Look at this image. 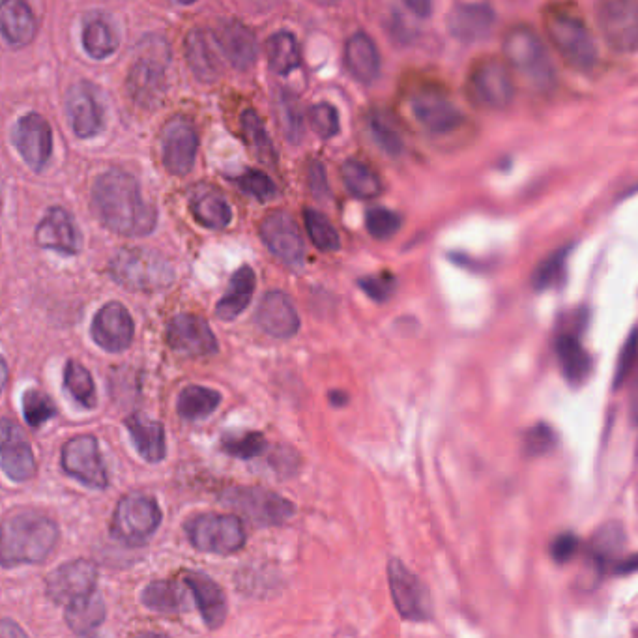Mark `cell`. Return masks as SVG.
I'll list each match as a JSON object with an SVG mask.
<instances>
[{
  "mask_svg": "<svg viewBox=\"0 0 638 638\" xmlns=\"http://www.w3.org/2000/svg\"><path fill=\"white\" fill-rule=\"evenodd\" d=\"M92 208L109 231L130 238L150 234L158 223V212L146 203L139 180L120 169L98 176L92 186Z\"/></svg>",
  "mask_w": 638,
  "mask_h": 638,
  "instance_id": "6da1fadb",
  "label": "cell"
},
{
  "mask_svg": "<svg viewBox=\"0 0 638 638\" xmlns=\"http://www.w3.org/2000/svg\"><path fill=\"white\" fill-rule=\"evenodd\" d=\"M57 541V522L38 511H15L2 522V566L42 564Z\"/></svg>",
  "mask_w": 638,
  "mask_h": 638,
  "instance_id": "7a4b0ae2",
  "label": "cell"
},
{
  "mask_svg": "<svg viewBox=\"0 0 638 638\" xmlns=\"http://www.w3.org/2000/svg\"><path fill=\"white\" fill-rule=\"evenodd\" d=\"M504 57L528 87L537 92H549L554 87V64L536 30L526 25L511 27L504 36Z\"/></svg>",
  "mask_w": 638,
  "mask_h": 638,
  "instance_id": "3957f363",
  "label": "cell"
},
{
  "mask_svg": "<svg viewBox=\"0 0 638 638\" xmlns=\"http://www.w3.org/2000/svg\"><path fill=\"white\" fill-rule=\"evenodd\" d=\"M109 276L131 292H158L174 281V268L158 251L146 247L120 249L109 262Z\"/></svg>",
  "mask_w": 638,
  "mask_h": 638,
  "instance_id": "277c9868",
  "label": "cell"
},
{
  "mask_svg": "<svg viewBox=\"0 0 638 638\" xmlns=\"http://www.w3.org/2000/svg\"><path fill=\"white\" fill-rule=\"evenodd\" d=\"M160 524L158 502L145 493H130L122 496L116 504L111 534L130 547H141L156 534Z\"/></svg>",
  "mask_w": 638,
  "mask_h": 638,
  "instance_id": "5b68a950",
  "label": "cell"
},
{
  "mask_svg": "<svg viewBox=\"0 0 638 638\" xmlns=\"http://www.w3.org/2000/svg\"><path fill=\"white\" fill-rule=\"evenodd\" d=\"M547 36L556 51L573 70L590 72L597 62V47L588 27L577 15L549 14L545 17Z\"/></svg>",
  "mask_w": 638,
  "mask_h": 638,
  "instance_id": "8992f818",
  "label": "cell"
},
{
  "mask_svg": "<svg viewBox=\"0 0 638 638\" xmlns=\"http://www.w3.org/2000/svg\"><path fill=\"white\" fill-rule=\"evenodd\" d=\"M152 42L154 36L150 38V47L143 45V55L133 62L128 75V94L133 102L145 109L158 107L167 92V42Z\"/></svg>",
  "mask_w": 638,
  "mask_h": 638,
  "instance_id": "52a82bcc",
  "label": "cell"
},
{
  "mask_svg": "<svg viewBox=\"0 0 638 638\" xmlns=\"http://www.w3.org/2000/svg\"><path fill=\"white\" fill-rule=\"evenodd\" d=\"M186 536L197 551L232 554L246 545L244 524L234 515H199L186 522Z\"/></svg>",
  "mask_w": 638,
  "mask_h": 638,
  "instance_id": "ba28073f",
  "label": "cell"
},
{
  "mask_svg": "<svg viewBox=\"0 0 638 638\" xmlns=\"http://www.w3.org/2000/svg\"><path fill=\"white\" fill-rule=\"evenodd\" d=\"M229 508L236 509L259 526H279L296 513L294 504L262 487H234L223 494Z\"/></svg>",
  "mask_w": 638,
  "mask_h": 638,
  "instance_id": "9c48e42d",
  "label": "cell"
},
{
  "mask_svg": "<svg viewBox=\"0 0 638 638\" xmlns=\"http://www.w3.org/2000/svg\"><path fill=\"white\" fill-rule=\"evenodd\" d=\"M388 584L395 609L403 620L420 624L433 618V601L427 586L397 558L388 562Z\"/></svg>",
  "mask_w": 638,
  "mask_h": 638,
  "instance_id": "30bf717a",
  "label": "cell"
},
{
  "mask_svg": "<svg viewBox=\"0 0 638 638\" xmlns=\"http://www.w3.org/2000/svg\"><path fill=\"white\" fill-rule=\"evenodd\" d=\"M470 92L487 109H506L515 96L508 64L500 58H483L470 72Z\"/></svg>",
  "mask_w": 638,
  "mask_h": 638,
  "instance_id": "8fae6325",
  "label": "cell"
},
{
  "mask_svg": "<svg viewBox=\"0 0 638 638\" xmlns=\"http://www.w3.org/2000/svg\"><path fill=\"white\" fill-rule=\"evenodd\" d=\"M199 150V135L188 116H173L161 130V161L174 176L193 171Z\"/></svg>",
  "mask_w": 638,
  "mask_h": 638,
  "instance_id": "7c38bea8",
  "label": "cell"
},
{
  "mask_svg": "<svg viewBox=\"0 0 638 638\" xmlns=\"http://www.w3.org/2000/svg\"><path fill=\"white\" fill-rule=\"evenodd\" d=\"M60 463L68 476L90 489H105L109 483L98 440L92 435L70 438L62 448Z\"/></svg>",
  "mask_w": 638,
  "mask_h": 638,
  "instance_id": "4fadbf2b",
  "label": "cell"
},
{
  "mask_svg": "<svg viewBox=\"0 0 638 638\" xmlns=\"http://www.w3.org/2000/svg\"><path fill=\"white\" fill-rule=\"evenodd\" d=\"M597 23L607 44L616 51L638 47V4L631 0H607L597 8Z\"/></svg>",
  "mask_w": 638,
  "mask_h": 638,
  "instance_id": "5bb4252c",
  "label": "cell"
},
{
  "mask_svg": "<svg viewBox=\"0 0 638 638\" xmlns=\"http://www.w3.org/2000/svg\"><path fill=\"white\" fill-rule=\"evenodd\" d=\"M167 343L186 358H204L218 352V339L210 330L208 322L191 313L176 315L167 324Z\"/></svg>",
  "mask_w": 638,
  "mask_h": 638,
  "instance_id": "9a60e30c",
  "label": "cell"
},
{
  "mask_svg": "<svg viewBox=\"0 0 638 638\" xmlns=\"http://www.w3.org/2000/svg\"><path fill=\"white\" fill-rule=\"evenodd\" d=\"M98 582V567L88 560H73L57 567L45 580V592L58 605H70L73 601L94 594Z\"/></svg>",
  "mask_w": 638,
  "mask_h": 638,
  "instance_id": "2e32d148",
  "label": "cell"
},
{
  "mask_svg": "<svg viewBox=\"0 0 638 638\" xmlns=\"http://www.w3.org/2000/svg\"><path fill=\"white\" fill-rule=\"evenodd\" d=\"M412 115L421 126L431 133H448L463 124L461 109L451 102L446 92L438 88L425 87L416 90L410 98Z\"/></svg>",
  "mask_w": 638,
  "mask_h": 638,
  "instance_id": "e0dca14e",
  "label": "cell"
},
{
  "mask_svg": "<svg viewBox=\"0 0 638 638\" xmlns=\"http://www.w3.org/2000/svg\"><path fill=\"white\" fill-rule=\"evenodd\" d=\"M14 145L32 171H44L53 154V131L49 122L38 113L21 116L14 128Z\"/></svg>",
  "mask_w": 638,
  "mask_h": 638,
  "instance_id": "ac0fdd59",
  "label": "cell"
},
{
  "mask_svg": "<svg viewBox=\"0 0 638 638\" xmlns=\"http://www.w3.org/2000/svg\"><path fill=\"white\" fill-rule=\"evenodd\" d=\"M261 238L279 261L290 266L302 264L304 259V240L298 229V223L285 210L270 212L261 223Z\"/></svg>",
  "mask_w": 638,
  "mask_h": 638,
  "instance_id": "d6986e66",
  "label": "cell"
},
{
  "mask_svg": "<svg viewBox=\"0 0 638 638\" xmlns=\"http://www.w3.org/2000/svg\"><path fill=\"white\" fill-rule=\"evenodd\" d=\"M90 334L94 343L105 352H124L126 348H130L135 334V324L130 311L118 302L103 305L92 320Z\"/></svg>",
  "mask_w": 638,
  "mask_h": 638,
  "instance_id": "ffe728a7",
  "label": "cell"
},
{
  "mask_svg": "<svg viewBox=\"0 0 638 638\" xmlns=\"http://www.w3.org/2000/svg\"><path fill=\"white\" fill-rule=\"evenodd\" d=\"M0 464L2 472L12 481H27L36 472L34 453L29 440L19 425L8 418L2 420L0 427Z\"/></svg>",
  "mask_w": 638,
  "mask_h": 638,
  "instance_id": "44dd1931",
  "label": "cell"
},
{
  "mask_svg": "<svg viewBox=\"0 0 638 638\" xmlns=\"http://www.w3.org/2000/svg\"><path fill=\"white\" fill-rule=\"evenodd\" d=\"M36 244L42 249L57 251L60 255L73 257L81 251L83 238H81L79 227L73 221L70 212H66L60 206H55V208L47 210L44 219L40 221V225L36 229Z\"/></svg>",
  "mask_w": 638,
  "mask_h": 638,
  "instance_id": "7402d4cb",
  "label": "cell"
},
{
  "mask_svg": "<svg viewBox=\"0 0 638 638\" xmlns=\"http://www.w3.org/2000/svg\"><path fill=\"white\" fill-rule=\"evenodd\" d=\"M66 113L70 118L72 130L81 139L96 137L103 130V109L96 92L81 81L73 85L66 96Z\"/></svg>",
  "mask_w": 638,
  "mask_h": 638,
  "instance_id": "603a6c76",
  "label": "cell"
},
{
  "mask_svg": "<svg viewBox=\"0 0 638 638\" xmlns=\"http://www.w3.org/2000/svg\"><path fill=\"white\" fill-rule=\"evenodd\" d=\"M257 324L277 339H289L300 330V315L289 296L281 290L266 292L257 309Z\"/></svg>",
  "mask_w": 638,
  "mask_h": 638,
  "instance_id": "cb8c5ba5",
  "label": "cell"
},
{
  "mask_svg": "<svg viewBox=\"0 0 638 638\" xmlns=\"http://www.w3.org/2000/svg\"><path fill=\"white\" fill-rule=\"evenodd\" d=\"M496 15L485 2H461L455 4L448 14V29L453 38L464 44L483 40L494 27Z\"/></svg>",
  "mask_w": 638,
  "mask_h": 638,
  "instance_id": "d4e9b609",
  "label": "cell"
},
{
  "mask_svg": "<svg viewBox=\"0 0 638 638\" xmlns=\"http://www.w3.org/2000/svg\"><path fill=\"white\" fill-rule=\"evenodd\" d=\"M182 580L188 584L191 597L203 616L204 624L210 629H218L227 618V599L218 582L199 571H186Z\"/></svg>",
  "mask_w": 638,
  "mask_h": 638,
  "instance_id": "484cf974",
  "label": "cell"
},
{
  "mask_svg": "<svg viewBox=\"0 0 638 638\" xmlns=\"http://www.w3.org/2000/svg\"><path fill=\"white\" fill-rule=\"evenodd\" d=\"M214 40L236 70L244 72L257 62V38L244 23L234 19L223 21L214 34Z\"/></svg>",
  "mask_w": 638,
  "mask_h": 638,
  "instance_id": "4316f807",
  "label": "cell"
},
{
  "mask_svg": "<svg viewBox=\"0 0 638 638\" xmlns=\"http://www.w3.org/2000/svg\"><path fill=\"white\" fill-rule=\"evenodd\" d=\"M625 545L624 528L620 522H607L595 530L594 537L588 545V560L595 571V577H603L610 573L612 566L620 560L618 554Z\"/></svg>",
  "mask_w": 638,
  "mask_h": 638,
  "instance_id": "83f0119b",
  "label": "cell"
},
{
  "mask_svg": "<svg viewBox=\"0 0 638 638\" xmlns=\"http://www.w3.org/2000/svg\"><path fill=\"white\" fill-rule=\"evenodd\" d=\"M345 66L348 72L360 83H373L380 72V55L377 44L369 34L356 32L345 45Z\"/></svg>",
  "mask_w": 638,
  "mask_h": 638,
  "instance_id": "f1b7e54d",
  "label": "cell"
},
{
  "mask_svg": "<svg viewBox=\"0 0 638 638\" xmlns=\"http://www.w3.org/2000/svg\"><path fill=\"white\" fill-rule=\"evenodd\" d=\"M135 450L146 463H161L167 455V438L160 421L148 420L143 414H131L126 420Z\"/></svg>",
  "mask_w": 638,
  "mask_h": 638,
  "instance_id": "f546056e",
  "label": "cell"
},
{
  "mask_svg": "<svg viewBox=\"0 0 638 638\" xmlns=\"http://www.w3.org/2000/svg\"><path fill=\"white\" fill-rule=\"evenodd\" d=\"M186 60L189 70L203 83H212L221 75V62L216 47L204 30H189L186 36Z\"/></svg>",
  "mask_w": 638,
  "mask_h": 638,
  "instance_id": "4dcf8cb0",
  "label": "cell"
},
{
  "mask_svg": "<svg viewBox=\"0 0 638 638\" xmlns=\"http://www.w3.org/2000/svg\"><path fill=\"white\" fill-rule=\"evenodd\" d=\"M189 595L188 584L182 579L156 580L143 590L141 601L146 609L178 614L189 609Z\"/></svg>",
  "mask_w": 638,
  "mask_h": 638,
  "instance_id": "1f68e13d",
  "label": "cell"
},
{
  "mask_svg": "<svg viewBox=\"0 0 638 638\" xmlns=\"http://www.w3.org/2000/svg\"><path fill=\"white\" fill-rule=\"evenodd\" d=\"M257 287V277L251 270V266H242L234 272L229 283V290L223 294V298L216 305V315L221 320L238 319L246 311Z\"/></svg>",
  "mask_w": 638,
  "mask_h": 638,
  "instance_id": "d6a6232c",
  "label": "cell"
},
{
  "mask_svg": "<svg viewBox=\"0 0 638 638\" xmlns=\"http://www.w3.org/2000/svg\"><path fill=\"white\" fill-rule=\"evenodd\" d=\"M2 36L12 47H25L36 36V17L29 4L21 0H10L0 10Z\"/></svg>",
  "mask_w": 638,
  "mask_h": 638,
  "instance_id": "836d02e7",
  "label": "cell"
},
{
  "mask_svg": "<svg viewBox=\"0 0 638 638\" xmlns=\"http://www.w3.org/2000/svg\"><path fill=\"white\" fill-rule=\"evenodd\" d=\"M556 354L562 373L571 386L584 384L592 373V358L573 334H562L556 341Z\"/></svg>",
  "mask_w": 638,
  "mask_h": 638,
  "instance_id": "e575fe53",
  "label": "cell"
},
{
  "mask_svg": "<svg viewBox=\"0 0 638 638\" xmlns=\"http://www.w3.org/2000/svg\"><path fill=\"white\" fill-rule=\"evenodd\" d=\"M191 214L197 223L208 229H225L232 221V210L227 199L212 188L197 191L191 197Z\"/></svg>",
  "mask_w": 638,
  "mask_h": 638,
  "instance_id": "d590c367",
  "label": "cell"
},
{
  "mask_svg": "<svg viewBox=\"0 0 638 638\" xmlns=\"http://www.w3.org/2000/svg\"><path fill=\"white\" fill-rule=\"evenodd\" d=\"M83 47L96 60L111 57L118 47V36L103 14H88L83 23Z\"/></svg>",
  "mask_w": 638,
  "mask_h": 638,
  "instance_id": "8d00e7d4",
  "label": "cell"
},
{
  "mask_svg": "<svg viewBox=\"0 0 638 638\" xmlns=\"http://www.w3.org/2000/svg\"><path fill=\"white\" fill-rule=\"evenodd\" d=\"M105 603H103L102 595L90 594L87 597H81L77 601L70 603L66 607V624L77 635H90L92 631H96L105 620Z\"/></svg>",
  "mask_w": 638,
  "mask_h": 638,
  "instance_id": "74e56055",
  "label": "cell"
},
{
  "mask_svg": "<svg viewBox=\"0 0 638 638\" xmlns=\"http://www.w3.org/2000/svg\"><path fill=\"white\" fill-rule=\"evenodd\" d=\"M219 405L221 393L206 386H188L178 395L176 412L184 420L199 421L214 414Z\"/></svg>",
  "mask_w": 638,
  "mask_h": 638,
  "instance_id": "f35d334b",
  "label": "cell"
},
{
  "mask_svg": "<svg viewBox=\"0 0 638 638\" xmlns=\"http://www.w3.org/2000/svg\"><path fill=\"white\" fill-rule=\"evenodd\" d=\"M266 51H268L270 68L279 75H289L302 64L300 45L296 36L289 30H279L274 36H270Z\"/></svg>",
  "mask_w": 638,
  "mask_h": 638,
  "instance_id": "ab89813d",
  "label": "cell"
},
{
  "mask_svg": "<svg viewBox=\"0 0 638 638\" xmlns=\"http://www.w3.org/2000/svg\"><path fill=\"white\" fill-rule=\"evenodd\" d=\"M343 182L348 193L356 199H375L382 191L378 174L360 160H347L341 167Z\"/></svg>",
  "mask_w": 638,
  "mask_h": 638,
  "instance_id": "60d3db41",
  "label": "cell"
},
{
  "mask_svg": "<svg viewBox=\"0 0 638 638\" xmlns=\"http://www.w3.org/2000/svg\"><path fill=\"white\" fill-rule=\"evenodd\" d=\"M369 131L373 135V141L380 146V150L388 156H401L405 150V143L401 137V131L397 128V122L388 111L373 109L369 113Z\"/></svg>",
  "mask_w": 638,
  "mask_h": 638,
  "instance_id": "b9f144b4",
  "label": "cell"
},
{
  "mask_svg": "<svg viewBox=\"0 0 638 638\" xmlns=\"http://www.w3.org/2000/svg\"><path fill=\"white\" fill-rule=\"evenodd\" d=\"M240 120H242V131H244L246 143L251 148V152L257 156V160L268 163V165H276V148L266 133L261 116L257 115V111H253V109H246Z\"/></svg>",
  "mask_w": 638,
  "mask_h": 638,
  "instance_id": "7bdbcfd3",
  "label": "cell"
},
{
  "mask_svg": "<svg viewBox=\"0 0 638 638\" xmlns=\"http://www.w3.org/2000/svg\"><path fill=\"white\" fill-rule=\"evenodd\" d=\"M64 388L83 408H94L98 403L96 384L83 363L70 360L64 367Z\"/></svg>",
  "mask_w": 638,
  "mask_h": 638,
  "instance_id": "ee69618b",
  "label": "cell"
},
{
  "mask_svg": "<svg viewBox=\"0 0 638 638\" xmlns=\"http://www.w3.org/2000/svg\"><path fill=\"white\" fill-rule=\"evenodd\" d=\"M569 247H562L541 262L532 274V287L536 290H551L560 287L566 279Z\"/></svg>",
  "mask_w": 638,
  "mask_h": 638,
  "instance_id": "f6af8a7d",
  "label": "cell"
},
{
  "mask_svg": "<svg viewBox=\"0 0 638 638\" xmlns=\"http://www.w3.org/2000/svg\"><path fill=\"white\" fill-rule=\"evenodd\" d=\"M277 115H279V126L290 143H300L304 135V115H302L300 102L294 94L281 90L279 102H277Z\"/></svg>",
  "mask_w": 638,
  "mask_h": 638,
  "instance_id": "bcb514c9",
  "label": "cell"
},
{
  "mask_svg": "<svg viewBox=\"0 0 638 638\" xmlns=\"http://www.w3.org/2000/svg\"><path fill=\"white\" fill-rule=\"evenodd\" d=\"M305 229L309 232V238L320 251H337L341 247L339 234L335 231L332 221L326 218L319 210L305 208Z\"/></svg>",
  "mask_w": 638,
  "mask_h": 638,
  "instance_id": "7dc6e473",
  "label": "cell"
},
{
  "mask_svg": "<svg viewBox=\"0 0 638 638\" xmlns=\"http://www.w3.org/2000/svg\"><path fill=\"white\" fill-rule=\"evenodd\" d=\"M558 433L549 423H536L522 436V451L526 457H543L558 448Z\"/></svg>",
  "mask_w": 638,
  "mask_h": 638,
  "instance_id": "c3c4849f",
  "label": "cell"
},
{
  "mask_svg": "<svg viewBox=\"0 0 638 638\" xmlns=\"http://www.w3.org/2000/svg\"><path fill=\"white\" fill-rule=\"evenodd\" d=\"M23 416L32 429H40L44 423L57 416V406L47 393L27 390L23 395Z\"/></svg>",
  "mask_w": 638,
  "mask_h": 638,
  "instance_id": "681fc988",
  "label": "cell"
},
{
  "mask_svg": "<svg viewBox=\"0 0 638 638\" xmlns=\"http://www.w3.org/2000/svg\"><path fill=\"white\" fill-rule=\"evenodd\" d=\"M221 448L236 459L249 461L259 457L262 451L266 450V438L255 431L225 435L221 438Z\"/></svg>",
  "mask_w": 638,
  "mask_h": 638,
  "instance_id": "f907efd6",
  "label": "cell"
},
{
  "mask_svg": "<svg viewBox=\"0 0 638 638\" xmlns=\"http://www.w3.org/2000/svg\"><path fill=\"white\" fill-rule=\"evenodd\" d=\"M401 225H403L401 216L390 208H384V206L371 208L365 214V227H367L369 234L377 240H390L399 232Z\"/></svg>",
  "mask_w": 638,
  "mask_h": 638,
  "instance_id": "816d5d0a",
  "label": "cell"
},
{
  "mask_svg": "<svg viewBox=\"0 0 638 638\" xmlns=\"http://www.w3.org/2000/svg\"><path fill=\"white\" fill-rule=\"evenodd\" d=\"M234 182L249 197H253L261 203L276 197L277 188L276 184L272 182V178L262 171H257V169H249L246 173L240 174Z\"/></svg>",
  "mask_w": 638,
  "mask_h": 638,
  "instance_id": "f5cc1de1",
  "label": "cell"
},
{
  "mask_svg": "<svg viewBox=\"0 0 638 638\" xmlns=\"http://www.w3.org/2000/svg\"><path fill=\"white\" fill-rule=\"evenodd\" d=\"M309 122H311V128L322 139H332L341 130L339 113L332 103L313 105L309 111Z\"/></svg>",
  "mask_w": 638,
  "mask_h": 638,
  "instance_id": "db71d44e",
  "label": "cell"
},
{
  "mask_svg": "<svg viewBox=\"0 0 638 638\" xmlns=\"http://www.w3.org/2000/svg\"><path fill=\"white\" fill-rule=\"evenodd\" d=\"M358 287L375 302H386L392 298L395 290V277L390 272H382L377 276H367L358 279Z\"/></svg>",
  "mask_w": 638,
  "mask_h": 638,
  "instance_id": "11a10c76",
  "label": "cell"
},
{
  "mask_svg": "<svg viewBox=\"0 0 638 638\" xmlns=\"http://www.w3.org/2000/svg\"><path fill=\"white\" fill-rule=\"evenodd\" d=\"M638 360V330L629 335V339L625 341L620 360L616 365V373H614V388H620L629 375L633 373Z\"/></svg>",
  "mask_w": 638,
  "mask_h": 638,
  "instance_id": "9f6ffc18",
  "label": "cell"
},
{
  "mask_svg": "<svg viewBox=\"0 0 638 638\" xmlns=\"http://www.w3.org/2000/svg\"><path fill=\"white\" fill-rule=\"evenodd\" d=\"M579 537L573 532H562L554 537L549 545V554L556 564H569L579 552Z\"/></svg>",
  "mask_w": 638,
  "mask_h": 638,
  "instance_id": "6f0895ef",
  "label": "cell"
},
{
  "mask_svg": "<svg viewBox=\"0 0 638 638\" xmlns=\"http://www.w3.org/2000/svg\"><path fill=\"white\" fill-rule=\"evenodd\" d=\"M309 188L313 191V195L324 201L328 195H330V186H328V180H326V171L322 167L320 161H313L309 165Z\"/></svg>",
  "mask_w": 638,
  "mask_h": 638,
  "instance_id": "680465c9",
  "label": "cell"
},
{
  "mask_svg": "<svg viewBox=\"0 0 638 638\" xmlns=\"http://www.w3.org/2000/svg\"><path fill=\"white\" fill-rule=\"evenodd\" d=\"M612 575H633L638 573V552L635 554H629L625 558H620L612 569H610Z\"/></svg>",
  "mask_w": 638,
  "mask_h": 638,
  "instance_id": "91938a15",
  "label": "cell"
},
{
  "mask_svg": "<svg viewBox=\"0 0 638 638\" xmlns=\"http://www.w3.org/2000/svg\"><path fill=\"white\" fill-rule=\"evenodd\" d=\"M0 638H29L27 633L19 627V625L12 622V620H2L0 624Z\"/></svg>",
  "mask_w": 638,
  "mask_h": 638,
  "instance_id": "94428289",
  "label": "cell"
},
{
  "mask_svg": "<svg viewBox=\"0 0 638 638\" xmlns=\"http://www.w3.org/2000/svg\"><path fill=\"white\" fill-rule=\"evenodd\" d=\"M406 8L412 10L414 14L420 15V17H429V14H431V4L429 2L410 0V2H406Z\"/></svg>",
  "mask_w": 638,
  "mask_h": 638,
  "instance_id": "6125c7cd",
  "label": "cell"
},
{
  "mask_svg": "<svg viewBox=\"0 0 638 638\" xmlns=\"http://www.w3.org/2000/svg\"><path fill=\"white\" fill-rule=\"evenodd\" d=\"M631 412H633V418L638 421V369L635 382H633V390H631Z\"/></svg>",
  "mask_w": 638,
  "mask_h": 638,
  "instance_id": "be15d7a7",
  "label": "cell"
},
{
  "mask_svg": "<svg viewBox=\"0 0 638 638\" xmlns=\"http://www.w3.org/2000/svg\"><path fill=\"white\" fill-rule=\"evenodd\" d=\"M330 401H332V405L335 406H343L347 403V395L343 392H335L330 393Z\"/></svg>",
  "mask_w": 638,
  "mask_h": 638,
  "instance_id": "e7e4bbea",
  "label": "cell"
},
{
  "mask_svg": "<svg viewBox=\"0 0 638 638\" xmlns=\"http://www.w3.org/2000/svg\"><path fill=\"white\" fill-rule=\"evenodd\" d=\"M135 638H167L161 637V635H156V633H141V635H137Z\"/></svg>",
  "mask_w": 638,
  "mask_h": 638,
  "instance_id": "03108f58",
  "label": "cell"
}]
</instances>
